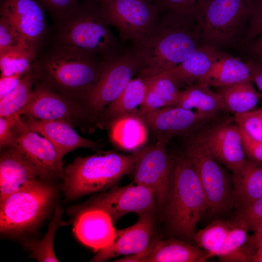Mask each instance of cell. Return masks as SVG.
Returning a JSON list of instances; mask_svg holds the SVG:
<instances>
[{"instance_id": "6da1fadb", "label": "cell", "mask_w": 262, "mask_h": 262, "mask_svg": "<svg viewBox=\"0 0 262 262\" xmlns=\"http://www.w3.org/2000/svg\"><path fill=\"white\" fill-rule=\"evenodd\" d=\"M143 42L133 51L139 76L149 77L175 67L202 45L198 19L162 12Z\"/></svg>"}, {"instance_id": "7a4b0ae2", "label": "cell", "mask_w": 262, "mask_h": 262, "mask_svg": "<svg viewBox=\"0 0 262 262\" xmlns=\"http://www.w3.org/2000/svg\"><path fill=\"white\" fill-rule=\"evenodd\" d=\"M106 62L77 48L52 44L40 51L31 70L34 82L85 107Z\"/></svg>"}, {"instance_id": "3957f363", "label": "cell", "mask_w": 262, "mask_h": 262, "mask_svg": "<svg viewBox=\"0 0 262 262\" xmlns=\"http://www.w3.org/2000/svg\"><path fill=\"white\" fill-rule=\"evenodd\" d=\"M52 44L77 48L106 62L122 52L99 4L88 0L80 1L56 22Z\"/></svg>"}, {"instance_id": "277c9868", "label": "cell", "mask_w": 262, "mask_h": 262, "mask_svg": "<svg viewBox=\"0 0 262 262\" xmlns=\"http://www.w3.org/2000/svg\"><path fill=\"white\" fill-rule=\"evenodd\" d=\"M172 181L164 212L170 230L185 241L194 240L197 223L207 210L197 176L186 156L172 157Z\"/></svg>"}, {"instance_id": "5b68a950", "label": "cell", "mask_w": 262, "mask_h": 262, "mask_svg": "<svg viewBox=\"0 0 262 262\" xmlns=\"http://www.w3.org/2000/svg\"><path fill=\"white\" fill-rule=\"evenodd\" d=\"M134 152L124 155L107 152L78 157L65 169L63 190L68 199L105 190L133 172Z\"/></svg>"}, {"instance_id": "8992f818", "label": "cell", "mask_w": 262, "mask_h": 262, "mask_svg": "<svg viewBox=\"0 0 262 262\" xmlns=\"http://www.w3.org/2000/svg\"><path fill=\"white\" fill-rule=\"evenodd\" d=\"M185 152L203 189L207 210L221 214L233 207L232 179L210 152L203 133L190 136Z\"/></svg>"}, {"instance_id": "52a82bcc", "label": "cell", "mask_w": 262, "mask_h": 262, "mask_svg": "<svg viewBox=\"0 0 262 262\" xmlns=\"http://www.w3.org/2000/svg\"><path fill=\"white\" fill-rule=\"evenodd\" d=\"M55 195L51 185L38 179L0 200L1 232L18 233L33 228L45 216Z\"/></svg>"}, {"instance_id": "ba28073f", "label": "cell", "mask_w": 262, "mask_h": 262, "mask_svg": "<svg viewBox=\"0 0 262 262\" xmlns=\"http://www.w3.org/2000/svg\"><path fill=\"white\" fill-rule=\"evenodd\" d=\"M253 8V0H210L200 20L202 44L218 49L235 43Z\"/></svg>"}, {"instance_id": "9c48e42d", "label": "cell", "mask_w": 262, "mask_h": 262, "mask_svg": "<svg viewBox=\"0 0 262 262\" xmlns=\"http://www.w3.org/2000/svg\"><path fill=\"white\" fill-rule=\"evenodd\" d=\"M169 140L160 137L154 144L134 152L133 182L153 192L159 213L164 211L171 185L172 159L166 149Z\"/></svg>"}, {"instance_id": "30bf717a", "label": "cell", "mask_w": 262, "mask_h": 262, "mask_svg": "<svg viewBox=\"0 0 262 262\" xmlns=\"http://www.w3.org/2000/svg\"><path fill=\"white\" fill-rule=\"evenodd\" d=\"M110 26L117 31L122 41L139 46L160 14L146 0H101L98 3Z\"/></svg>"}, {"instance_id": "8fae6325", "label": "cell", "mask_w": 262, "mask_h": 262, "mask_svg": "<svg viewBox=\"0 0 262 262\" xmlns=\"http://www.w3.org/2000/svg\"><path fill=\"white\" fill-rule=\"evenodd\" d=\"M18 115L42 120L65 121L84 130L87 124L96 125L97 123L84 106L35 82L29 101Z\"/></svg>"}, {"instance_id": "7c38bea8", "label": "cell", "mask_w": 262, "mask_h": 262, "mask_svg": "<svg viewBox=\"0 0 262 262\" xmlns=\"http://www.w3.org/2000/svg\"><path fill=\"white\" fill-rule=\"evenodd\" d=\"M137 72L133 51H122L116 58L106 62L85 103V108L97 122L106 106L119 96Z\"/></svg>"}, {"instance_id": "4fadbf2b", "label": "cell", "mask_w": 262, "mask_h": 262, "mask_svg": "<svg viewBox=\"0 0 262 262\" xmlns=\"http://www.w3.org/2000/svg\"><path fill=\"white\" fill-rule=\"evenodd\" d=\"M13 129L16 147L34 166L41 179H64L62 158L54 146L45 137L32 131L19 116Z\"/></svg>"}, {"instance_id": "5bb4252c", "label": "cell", "mask_w": 262, "mask_h": 262, "mask_svg": "<svg viewBox=\"0 0 262 262\" xmlns=\"http://www.w3.org/2000/svg\"><path fill=\"white\" fill-rule=\"evenodd\" d=\"M45 8L38 0H0V16L19 32L38 56L48 34Z\"/></svg>"}, {"instance_id": "9a60e30c", "label": "cell", "mask_w": 262, "mask_h": 262, "mask_svg": "<svg viewBox=\"0 0 262 262\" xmlns=\"http://www.w3.org/2000/svg\"><path fill=\"white\" fill-rule=\"evenodd\" d=\"M89 207L103 210L109 214L114 223L131 213L138 215H154L157 212L153 192L148 187L134 182L123 187H111L109 190L94 198Z\"/></svg>"}, {"instance_id": "2e32d148", "label": "cell", "mask_w": 262, "mask_h": 262, "mask_svg": "<svg viewBox=\"0 0 262 262\" xmlns=\"http://www.w3.org/2000/svg\"><path fill=\"white\" fill-rule=\"evenodd\" d=\"M134 225L116 229L112 242L99 250L91 262H103L119 256H128L143 252L149 245L154 230V215L143 214Z\"/></svg>"}, {"instance_id": "e0dca14e", "label": "cell", "mask_w": 262, "mask_h": 262, "mask_svg": "<svg viewBox=\"0 0 262 262\" xmlns=\"http://www.w3.org/2000/svg\"><path fill=\"white\" fill-rule=\"evenodd\" d=\"M140 115L148 130L157 138L169 140L176 136L189 135L208 116L178 106H168Z\"/></svg>"}, {"instance_id": "ac0fdd59", "label": "cell", "mask_w": 262, "mask_h": 262, "mask_svg": "<svg viewBox=\"0 0 262 262\" xmlns=\"http://www.w3.org/2000/svg\"><path fill=\"white\" fill-rule=\"evenodd\" d=\"M205 250L175 238H152L143 252L125 256L119 262H203L211 258Z\"/></svg>"}, {"instance_id": "d6986e66", "label": "cell", "mask_w": 262, "mask_h": 262, "mask_svg": "<svg viewBox=\"0 0 262 262\" xmlns=\"http://www.w3.org/2000/svg\"><path fill=\"white\" fill-rule=\"evenodd\" d=\"M207 146L212 155L232 173L237 174L243 166L246 157L241 132L235 124H223L203 133Z\"/></svg>"}, {"instance_id": "ffe728a7", "label": "cell", "mask_w": 262, "mask_h": 262, "mask_svg": "<svg viewBox=\"0 0 262 262\" xmlns=\"http://www.w3.org/2000/svg\"><path fill=\"white\" fill-rule=\"evenodd\" d=\"M40 179L36 169L16 147L1 148L0 200Z\"/></svg>"}, {"instance_id": "44dd1931", "label": "cell", "mask_w": 262, "mask_h": 262, "mask_svg": "<svg viewBox=\"0 0 262 262\" xmlns=\"http://www.w3.org/2000/svg\"><path fill=\"white\" fill-rule=\"evenodd\" d=\"M20 117L30 130L40 133L50 141L62 158L78 148L97 149L102 143L82 137L71 125L65 121L42 120L26 116Z\"/></svg>"}, {"instance_id": "7402d4cb", "label": "cell", "mask_w": 262, "mask_h": 262, "mask_svg": "<svg viewBox=\"0 0 262 262\" xmlns=\"http://www.w3.org/2000/svg\"><path fill=\"white\" fill-rule=\"evenodd\" d=\"M114 224L106 212L88 207L75 219L74 231L83 244L98 251L109 245L114 239L116 229Z\"/></svg>"}, {"instance_id": "603a6c76", "label": "cell", "mask_w": 262, "mask_h": 262, "mask_svg": "<svg viewBox=\"0 0 262 262\" xmlns=\"http://www.w3.org/2000/svg\"><path fill=\"white\" fill-rule=\"evenodd\" d=\"M221 53L213 47L202 44L178 66L157 75L169 79L179 87L197 84L216 62Z\"/></svg>"}, {"instance_id": "cb8c5ba5", "label": "cell", "mask_w": 262, "mask_h": 262, "mask_svg": "<svg viewBox=\"0 0 262 262\" xmlns=\"http://www.w3.org/2000/svg\"><path fill=\"white\" fill-rule=\"evenodd\" d=\"M108 127L111 141L122 149L135 152L147 141L149 130L140 115L139 108L115 119Z\"/></svg>"}, {"instance_id": "d4e9b609", "label": "cell", "mask_w": 262, "mask_h": 262, "mask_svg": "<svg viewBox=\"0 0 262 262\" xmlns=\"http://www.w3.org/2000/svg\"><path fill=\"white\" fill-rule=\"evenodd\" d=\"M232 181L233 206L239 211L262 197V162L246 158Z\"/></svg>"}, {"instance_id": "484cf974", "label": "cell", "mask_w": 262, "mask_h": 262, "mask_svg": "<svg viewBox=\"0 0 262 262\" xmlns=\"http://www.w3.org/2000/svg\"><path fill=\"white\" fill-rule=\"evenodd\" d=\"M148 86L147 79L139 76L131 79L119 96L106 107L99 115L96 126L108 127L115 119L134 112L143 103Z\"/></svg>"}, {"instance_id": "4316f807", "label": "cell", "mask_w": 262, "mask_h": 262, "mask_svg": "<svg viewBox=\"0 0 262 262\" xmlns=\"http://www.w3.org/2000/svg\"><path fill=\"white\" fill-rule=\"evenodd\" d=\"M248 80L252 79L246 63L222 52L216 62L197 84L220 88Z\"/></svg>"}, {"instance_id": "83f0119b", "label": "cell", "mask_w": 262, "mask_h": 262, "mask_svg": "<svg viewBox=\"0 0 262 262\" xmlns=\"http://www.w3.org/2000/svg\"><path fill=\"white\" fill-rule=\"evenodd\" d=\"M246 227L237 218L232 222L223 245L216 255L225 262H252L256 249L247 234Z\"/></svg>"}, {"instance_id": "f1b7e54d", "label": "cell", "mask_w": 262, "mask_h": 262, "mask_svg": "<svg viewBox=\"0 0 262 262\" xmlns=\"http://www.w3.org/2000/svg\"><path fill=\"white\" fill-rule=\"evenodd\" d=\"M173 106L192 110L210 118L224 110L219 94L206 85L196 84L180 91L176 102Z\"/></svg>"}, {"instance_id": "f546056e", "label": "cell", "mask_w": 262, "mask_h": 262, "mask_svg": "<svg viewBox=\"0 0 262 262\" xmlns=\"http://www.w3.org/2000/svg\"><path fill=\"white\" fill-rule=\"evenodd\" d=\"M224 109L234 115L254 109L262 95L256 90L252 80L218 88Z\"/></svg>"}, {"instance_id": "4dcf8cb0", "label": "cell", "mask_w": 262, "mask_h": 262, "mask_svg": "<svg viewBox=\"0 0 262 262\" xmlns=\"http://www.w3.org/2000/svg\"><path fill=\"white\" fill-rule=\"evenodd\" d=\"M145 78L148 86L145 100L139 107L140 113H147L174 105L180 90L173 82L158 75Z\"/></svg>"}, {"instance_id": "1f68e13d", "label": "cell", "mask_w": 262, "mask_h": 262, "mask_svg": "<svg viewBox=\"0 0 262 262\" xmlns=\"http://www.w3.org/2000/svg\"><path fill=\"white\" fill-rule=\"evenodd\" d=\"M37 56L26 46H17L0 53V76L25 75L32 69Z\"/></svg>"}, {"instance_id": "d6a6232c", "label": "cell", "mask_w": 262, "mask_h": 262, "mask_svg": "<svg viewBox=\"0 0 262 262\" xmlns=\"http://www.w3.org/2000/svg\"><path fill=\"white\" fill-rule=\"evenodd\" d=\"M34 79L31 69L20 79L16 87L0 99V117L18 115L29 101L33 93Z\"/></svg>"}, {"instance_id": "836d02e7", "label": "cell", "mask_w": 262, "mask_h": 262, "mask_svg": "<svg viewBox=\"0 0 262 262\" xmlns=\"http://www.w3.org/2000/svg\"><path fill=\"white\" fill-rule=\"evenodd\" d=\"M232 225V221L217 220L196 232L194 241L199 247L216 256L222 247Z\"/></svg>"}, {"instance_id": "e575fe53", "label": "cell", "mask_w": 262, "mask_h": 262, "mask_svg": "<svg viewBox=\"0 0 262 262\" xmlns=\"http://www.w3.org/2000/svg\"><path fill=\"white\" fill-rule=\"evenodd\" d=\"M62 210L56 207L49 224L47 233L39 241H32L27 244L31 251V257L39 262H58L53 250V241L57 229L61 224Z\"/></svg>"}, {"instance_id": "d590c367", "label": "cell", "mask_w": 262, "mask_h": 262, "mask_svg": "<svg viewBox=\"0 0 262 262\" xmlns=\"http://www.w3.org/2000/svg\"><path fill=\"white\" fill-rule=\"evenodd\" d=\"M210 0H159L156 5L160 13L170 11L191 16L200 21Z\"/></svg>"}, {"instance_id": "8d00e7d4", "label": "cell", "mask_w": 262, "mask_h": 262, "mask_svg": "<svg viewBox=\"0 0 262 262\" xmlns=\"http://www.w3.org/2000/svg\"><path fill=\"white\" fill-rule=\"evenodd\" d=\"M240 130L253 139L262 141V108L235 115Z\"/></svg>"}, {"instance_id": "74e56055", "label": "cell", "mask_w": 262, "mask_h": 262, "mask_svg": "<svg viewBox=\"0 0 262 262\" xmlns=\"http://www.w3.org/2000/svg\"><path fill=\"white\" fill-rule=\"evenodd\" d=\"M237 218L248 230L257 232L262 230V197L239 210Z\"/></svg>"}, {"instance_id": "f35d334b", "label": "cell", "mask_w": 262, "mask_h": 262, "mask_svg": "<svg viewBox=\"0 0 262 262\" xmlns=\"http://www.w3.org/2000/svg\"><path fill=\"white\" fill-rule=\"evenodd\" d=\"M20 46H27L17 30L7 19L0 16V53Z\"/></svg>"}, {"instance_id": "ab89813d", "label": "cell", "mask_w": 262, "mask_h": 262, "mask_svg": "<svg viewBox=\"0 0 262 262\" xmlns=\"http://www.w3.org/2000/svg\"><path fill=\"white\" fill-rule=\"evenodd\" d=\"M55 22L60 19L80 0H38Z\"/></svg>"}, {"instance_id": "60d3db41", "label": "cell", "mask_w": 262, "mask_h": 262, "mask_svg": "<svg viewBox=\"0 0 262 262\" xmlns=\"http://www.w3.org/2000/svg\"><path fill=\"white\" fill-rule=\"evenodd\" d=\"M246 40L250 42L262 33V0H253V10L249 19Z\"/></svg>"}, {"instance_id": "b9f144b4", "label": "cell", "mask_w": 262, "mask_h": 262, "mask_svg": "<svg viewBox=\"0 0 262 262\" xmlns=\"http://www.w3.org/2000/svg\"><path fill=\"white\" fill-rule=\"evenodd\" d=\"M19 116L18 115H14L0 118V148L14 146L15 135L13 126Z\"/></svg>"}, {"instance_id": "7bdbcfd3", "label": "cell", "mask_w": 262, "mask_h": 262, "mask_svg": "<svg viewBox=\"0 0 262 262\" xmlns=\"http://www.w3.org/2000/svg\"><path fill=\"white\" fill-rule=\"evenodd\" d=\"M241 132L246 157L262 162V141L253 139L241 131Z\"/></svg>"}, {"instance_id": "ee69618b", "label": "cell", "mask_w": 262, "mask_h": 262, "mask_svg": "<svg viewBox=\"0 0 262 262\" xmlns=\"http://www.w3.org/2000/svg\"><path fill=\"white\" fill-rule=\"evenodd\" d=\"M24 75L0 76V99L7 96L16 87Z\"/></svg>"}, {"instance_id": "f6af8a7d", "label": "cell", "mask_w": 262, "mask_h": 262, "mask_svg": "<svg viewBox=\"0 0 262 262\" xmlns=\"http://www.w3.org/2000/svg\"><path fill=\"white\" fill-rule=\"evenodd\" d=\"M246 64L248 66L251 79L262 93V64L253 59L246 61Z\"/></svg>"}, {"instance_id": "bcb514c9", "label": "cell", "mask_w": 262, "mask_h": 262, "mask_svg": "<svg viewBox=\"0 0 262 262\" xmlns=\"http://www.w3.org/2000/svg\"><path fill=\"white\" fill-rule=\"evenodd\" d=\"M255 39L250 45V51L255 57L253 60L262 64V33Z\"/></svg>"}, {"instance_id": "7dc6e473", "label": "cell", "mask_w": 262, "mask_h": 262, "mask_svg": "<svg viewBox=\"0 0 262 262\" xmlns=\"http://www.w3.org/2000/svg\"><path fill=\"white\" fill-rule=\"evenodd\" d=\"M252 243L257 249L258 246L262 243V230L257 232H254L251 236Z\"/></svg>"}, {"instance_id": "c3c4849f", "label": "cell", "mask_w": 262, "mask_h": 262, "mask_svg": "<svg viewBox=\"0 0 262 262\" xmlns=\"http://www.w3.org/2000/svg\"><path fill=\"white\" fill-rule=\"evenodd\" d=\"M252 262H262V243L258 246Z\"/></svg>"}, {"instance_id": "681fc988", "label": "cell", "mask_w": 262, "mask_h": 262, "mask_svg": "<svg viewBox=\"0 0 262 262\" xmlns=\"http://www.w3.org/2000/svg\"><path fill=\"white\" fill-rule=\"evenodd\" d=\"M146 0L148 2L151 4H153L156 6V4L157 3V2H158L159 0Z\"/></svg>"}, {"instance_id": "f907efd6", "label": "cell", "mask_w": 262, "mask_h": 262, "mask_svg": "<svg viewBox=\"0 0 262 262\" xmlns=\"http://www.w3.org/2000/svg\"><path fill=\"white\" fill-rule=\"evenodd\" d=\"M97 3H99V2L101 1V0H88Z\"/></svg>"}]
</instances>
